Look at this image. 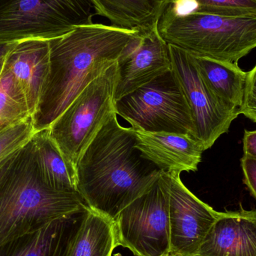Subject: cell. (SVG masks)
Segmentation results:
<instances>
[{
    "mask_svg": "<svg viewBox=\"0 0 256 256\" xmlns=\"http://www.w3.org/2000/svg\"><path fill=\"white\" fill-rule=\"evenodd\" d=\"M160 173L136 148L134 129L120 126L114 114L80 159L76 192L90 209L114 220Z\"/></svg>",
    "mask_w": 256,
    "mask_h": 256,
    "instance_id": "6da1fadb",
    "label": "cell"
},
{
    "mask_svg": "<svg viewBox=\"0 0 256 256\" xmlns=\"http://www.w3.org/2000/svg\"><path fill=\"white\" fill-rule=\"evenodd\" d=\"M138 32L91 24L49 40L50 66L36 112V132L48 129L94 80L115 64Z\"/></svg>",
    "mask_w": 256,
    "mask_h": 256,
    "instance_id": "7a4b0ae2",
    "label": "cell"
},
{
    "mask_svg": "<svg viewBox=\"0 0 256 256\" xmlns=\"http://www.w3.org/2000/svg\"><path fill=\"white\" fill-rule=\"evenodd\" d=\"M85 207L78 192L56 190L46 184L32 138L18 150L0 182V246Z\"/></svg>",
    "mask_w": 256,
    "mask_h": 256,
    "instance_id": "3957f363",
    "label": "cell"
},
{
    "mask_svg": "<svg viewBox=\"0 0 256 256\" xmlns=\"http://www.w3.org/2000/svg\"><path fill=\"white\" fill-rule=\"evenodd\" d=\"M158 30L168 44L196 57L238 64L256 48V16L177 14L167 6Z\"/></svg>",
    "mask_w": 256,
    "mask_h": 256,
    "instance_id": "277c9868",
    "label": "cell"
},
{
    "mask_svg": "<svg viewBox=\"0 0 256 256\" xmlns=\"http://www.w3.org/2000/svg\"><path fill=\"white\" fill-rule=\"evenodd\" d=\"M116 62L88 84L51 124L50 135L64 158L76 183L78 162L84 150L116 112Z\"/></svg>",
    "mask_w": 256,
    "mask_h": 256,
    "instance_id": "5b68a950",
    "label": "cell"
},
{
    "mask_svg": "<svg viewBox=\"0 0 256 256\" xmlns=\"http://www.w3.org/2000/svg\"><path fill=\"white\" fill-rule=\"evenodd\" d=\"M96 15L90 0H0V42L52 40Z\"/></svg>",
    "mask_w": 256,
    "mask_h": 256,
    "instance_id": "8992f818",
    "label": "cell"
},
{
    "mask_svg": "<svg viewBox=\"0 0 256 256\" xmlns=\"http://www.w3.org/2000/svg\"><path fill=\"white\" fill-rule=\"evenodd\" d=\"M115 109L136 130L196 140L190 109L172 70L115 102Z\"/></svg>",
    "mask_w": 256,
    "mask_h": 256,
    "instance_id": "52a82bcc",
    "label": "cell"
},
{
    "mask_svg": "<svg viewBox=\"0 0 256 256\" xmlns=\"http://www.w3.org/2000/svg\"><path fill=\"white\" fill-rule=\"evenodd\" d=\"M118 246L136 256H164L170 249L168 184L161 172L152 188L114 220Z\"/></svg>",
    "mask_w": 256,
    "mask_h": 256,
    "instance_id": "ba28073f",
    "label": "cell"
},
{
    "mask_svg": "<svg viewBox=\"0 0 256 256\" xmlns=\"http://www.w3.org/2000/svg\"><path fill=\"white\" fill-rule=\"evenodd\" d=\"M168 48L172 72L190 109L196 138L207 150L228 132L232 122L240 115L239 110L228 108L212 92L192 55L172 45Z\"/></svg>",
    "mask_w": 256,
    "mask_h": 256,
    "instance_id": "9c48e42d",
    "label": "cell"
},
{
    "mask_svg": "<svg viewBox=\"0 0 256 256\" xmlns=\"http://www.w3.org/2000/svg\"><path fill=\"white\" fill-rule=\"evenodd\" d=\"M165 173L168 184L170 256H194L219 218L184 186L180 173Z\"/></svg>",
    "mask_w": 256,
    "mask_h": 256,
    "instance_id": "30bf717a",
    "label": "cell"
},
{
    "mask_svg": "<svg viewBox=\"0 0 256 256\" xmlns=\"http://www.w3.org/2000/svg\"><path fill=\"white\" fill-rule=\"evenodd\" d=\"M115 102L171 72L168 44L158 28L137 32L116 62Z\"/></svg>",
    "mask_w": 256,
    "mask_h": 256,
    "instance_id": "8fae6325",
    "label": "cell"
},
{
    "mask_svg": "<svg viewBox=\"0 0 256 256\" xmlns=\"http://www.w3.org/2000/svg\"><path fill=\"white\" fill-rule=\"evenodd\" d=\"M135 147L143 158L161 172L182 173L196 172L204 152L194 137L171 132H150L134 130Z\"/></svg>",
    "mask_w": 256,
    "mask_h": 256,
    "instance_id": "7c38bea8",
    "label": "cell"
},
{
    "mask_svg": "<svg viewBox=\"0 0 256 256\" xmlns=\"http://www.w3.org/2000/svg\"><path fill=\"white\" fill-rule=\"evenodd\" d=\"M90 208L58 218L0 246V256H67Z\"/></svg>",
    "mask_w": 256,
    "mask_h": 256,
    "instance_id": "4fadbf2b",
    "label": "cell"
},
{
    "mask_svg": "<svg viewBox=\"0 0 256 256\" xmlns=\"http://www.w3.org/2000/svg\"><path fill=\"white\" fill-rule=\"evenodd\" d=\"M194 256H256V210L221 212Z\"/></svg>",
    "mask_w": 256,
    "mask_h": 256,
    "instance_id": "5bb4252c",
    "label": "cell"
},
{
    "mask_svg": "<svg viewBox=\"0 0 256 256\" xmlns=\"http://www.w3.org/2000/svg\"><path fill=\"white\" fill-rule=\"evenodd\" d=\"M4 66L22 88L32 116L49 72V40L28 39L16 42L4 58Z\"/></svg>",
    "mask_w": 256,
    "mask_h": 256,
    "instance_id": "9a60e30c",
    "label": "cell"
},
{
    "mask_svg": "<svg viewBox=\"0 0 256 256\" xmlns=\"http://www.w3.org/2000/svg\"><path fill=\"white\" fill-rule=\"evenodd\" d=\"M98 14L114 26L130 31L158 28V22L170 0H90Z\"/></svg>",
    "mask_w": 256,
    "mask_h": 256,
    "instance_id": "2e32d148",
    "label": "cell"
},
{
    "mask_svg": "<svg viewBox=\"0 0 256 256\" xmlns=\"http://www.w3.org/2000/svg\"><path fill=\"white\" fill-rule=\"evenodd\" d=\"M194 58L200 75L212 92L228 108L239 110L244 96L246 72L236 63Z\"/></svg>",
    "mask_w": 256,
    "mask_h": 256,
    "instance_id": "e0dca14e",
    "label": "cell"
},
{
    "mask_svg": "<svg viewBox=\"0 0 256 256\" xmlns=\"http://www.w3.org/2000/svg\"><path fill=\"white\" fill-rule=\"evenodd\" d=\"M118 246L114 221L90 208L67 256H112Z\"/></svg>",
    "mask_w": 256,
    "mask_h": 256,
    "instance_id": "ac0fdd59",
    "label": "cell"
},
{
    "mask_svg": "<svg viewBox=\"0 0 256 256\" xmlns=\"http://www.w3.org/2000/svg\"><path fill=\"white\" fill-rule=\"evenodd\" d=\"M32 138L38 164L46 184L56 190L78 192L74 179L61 152L51 138L49 130L34 132Z\"/></svg>",
    "mask_w": 256,
    "mask_h": 256,
    "instance_id": "d6986e66",
    "label": "cell"
},
{
    "mask_svg": "<svg viewBox=\"0 0 256 256\" xmlns=\"http://www.w3.org/2000/svg\"><path fill=\"white\" fill-rule=\"evenodd\" d=\"M30 116L22 88L3 64L0 74V132Z\"/></svg>",
    "mask_w": 256,
    "mask_h": 256,
    "instance_id": "ffe728a7",
    "label": "cell"
},
{
    "mask_svg": "<svg viewBox=\"0 0 256 256\" xmlns=\"http://www.w3.org/2000/svg\"><path fill=\"white\" fill-rule=\"evenodd\" d=\"M168 6L177 14L256 16V0H170Z\"/></svg>",
    "mask_w": 256,
    "mask_h": 256,
    "instance_id": "44dd1931",
    "label": "cell"
},
{
    "mask_svg": "<svg viewBox=\"0 0 256 256\" xmlns=\"http://www.w3.org/2000/svg\"><path fill=\"white\" fill-rule=\"evenodd\" d=\"M34 132L32 116L0 132V161L25 146Z\"/></svg>",
    "mask_w": 256,
    "mask_h": 256,
    "instance_id": "7402d4cb",
    "label": "cell"
},
{
    "mask_svg": "<svg viewBox=\"0 0 256 256\" xmlns=\"http://www.w3.org/2000/svg\"><path fill=\"white\" fill-rule=\"evenodd\" d=\"M239 114L256 123V64L252 70L246 72L244 96Z\"/></svg>",
    "mask_w": 256,
    "mask_h": 256,
    "instance_id": "603a6c76",
    "label": "cell"
},
{
    "mask_svg": "<svg viewBox=\"0 0 256 256\" xmlns=\"http://www.w3.org/2000/svg\"><path fill=\"white\" fill-rule=\"evenodd\" d=\"M244 182L256 200V160L244 155L240 160Z\"/></svg>",
    "mask_w": 256,
    "mask_h": 256,
    "instance_id": "cb8c5ba5",
    "label": "cell"
},
{
    "mask_svg": "<svg viewBox=\"0 0 256 256\" xmlns=\"http://www.w3.org/2000/svg\"><path fill=\"white\" fill-rule=\"evenodd\" d=\"M243 144L244 155L256 160V130L249 131L245 130Z\"/></svg>",
    "mask_w": 256,
    "mask_h": 256,
    "instance_id": "d4e9b609",
    "label": "cell"
},
{
    "mask_svg": "<svg viewBox=\"0 0 256 256\" xmlns=\"http://www.w3.org/2000/svg\"><path fill=\"white\" fill-rule=\"evenodd\" d=\"M18 150H16L15 153L12 154V155L8 156V158H4L3 160L0 161V182H2L3 178L4 177L6 173L8 171L9 168H10V166H12V162H13L14 160Z\"/></svg>",
    "mask_w": 256,
    "mask_h": 256,
    "instance_id": "484cf974",
    "label": "cell"
},
{
    "mask_svg": "<svg viewBox=\"0 0 256 256\" xmlns=\"http://www.w3.org/2000/svg\"><path fill=\"white\" fill-rule=\"evenodd\" d=\"M16 42H0V60L6 58Z\"/></svg>",
    "mask_w": 256,
    "mask_h": 256,
    "instance_id": "4316f807",
    "label": "cell"
},
{
    "mask_svg": "<svg viewBox=\"0 0 256 256\" xmlns=\"http://www.w3.org/2000/svg\"><path fill=\"white\" fill-rule=\"evenodd\" d=\"M170 256V255H167V256Z\"/></svg>",
    "mask_w": 256,
    "mask_h": 256,
    "instance_id": "83f0119b",
    "label": "cell"
}]
</instances>
